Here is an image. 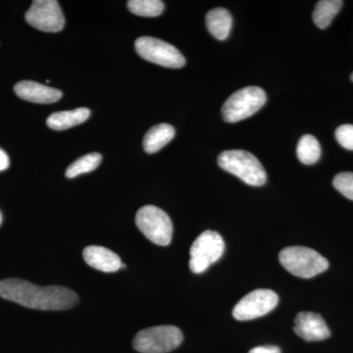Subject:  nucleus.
Segmentation results:
<instances>
[{
    "mask_svg": "<svg viewBox=\"0 0 353 353\" xmlns=\"http://www.w3.org/2000/svg\"><path fill=\"white\" fill-rule=\"evenodd\" d=\"M26 21L41 32H57L63 30L65 18L57 0L32 1L26 12Z\"/></svg>",
    "mask_w": 353,
    "mask_h": 353,
    "instance_id": "nucleus-10",
    "label": "nucleus"
},
{
    "mask_svg": "<svg viewBox=\"0 0 353 353\" xmlns=\"http://www.w3.org/2000/svg\"><path fill=\"white\" fill-rule=\"evenodd\" d=\"M136 224L145 238L155 245L166 246L171 243L173 224L162 209L153 205L143 206L137 213Z\"/></svg>",
    "mask_w": 353,
    "mask_h": 353,
    "instance_id": "nucleus-6",
    "label": "nucleus"
},
{
    "mask_svg": "<svg viewBox=\"0 0 353 353\" xmlns=\"http://www.w3.org/2000/svg\"><path fill=\"white\" fill-rule=\"evenodd\" d=\"M278 303V294L273 290H255L246 294L236 304L233 316L239 321L256 319L271 312Z\"/></svg>",
    "mask_w": 353,
    "mask_h": 353,
    "instance_id": "nucleus-9",
    "label": "nucleus"
},
{
    "mask_svg": "<svg viewBox=\"0 0 353 353\" xmlns=\"http://www.w3.org/2000/svg\"><path fill=\"white\" fill-rule=\"evenodd\" d=\"M266 101V94L261 88H241L232 94L223 104V118L228 123L240 122L254 115L263 108Z\"/></svg>",
    "mask_w": 353,
    "mask_h": 353,
    "instance_id": "nucleus-5",
    "label": "nucleus"
},
{
    "mask_svg": "<svg viewBox=\"0 0 353 353\" xmlns=\"http://www.w3.org/2000/svg\"><path fill=\"white\" fill-rule=\"evenodd\" d=\"M134 48L139 57L152 63L173 69L185 66V58L181 51L161 39L141 37L137 39Z\"/></svg>",
    "mask_w": 353,
    "mask_h": 353,
    "instance_id": "nucleus-8",
    "label": "nucleus"
},
{
    "mask_svg": "<svg viewBox=\"0 0 353 353\" xmlns=\"http://www.w3.org/2000/svg\"><path fill=\"white\" fill-rule=\"evenodd\" d=\"M294 331L306 341H324L331 336L322 316L314 312H299L294 320Z\"/></svg>",
    "mask_w": 353,
    "mask_h": 353,
    "instance_id": "nucleus-11",
    "label": "nucleus"
},
{
    "mask_svg": "<svg viewBox=\"0 0 353 353\" xmlns=\"http://www.w3.org/2000/svg\"><path fill=\"white\" fill-rule=\"evenodd\" d=\"M336 139L345 150H353V125H341L336 130Z\"/></svg>",
    "mask_w": 353,
    "mask_h": 353,
    "instance_id": "nucleus-22",
    "label": "nucleus"
},
{
    "mask_svg": "<svg viewBox=\"0 0 353 353\" xmlns=\"http://www.w3.org/2000/svg\"><path fill=\"white\" fill-rule=\"evenodd\" d=\"M174 137H175L174 127L169 124H165V123L158 124L146 132L143 143V150L150 154L157 153L162 150L167 143H170Z\"/></svg>",
    "mask_w": 353,
    "mask_h": 353,
    "instance_id": "nucleus-16",
    "label": "nucleus"
},
{
    "mask_svg": "<svg viewBox=\"0 0 353 353\" xmlns=\"http://www.w3.org/2000/svg\"><path fill=\"white\" fill-rule=\"evenodd\" d=\"M1 223H2V213L0 212V226H1Z\"/></svg>",
    "mask_w": 353,
    "mask_h": 353,
    "instance_id": "nucleus-25",
    "label": "nucleus"
},
{
    "mask_svg": "<svg viewBox=\"0 0 353 353\" xmlns=\"http://www.w3.org/2000/svg\"><path fill=\"white\" fill-rule=\"evenodd\" d=\"M9 164H10V161H9L8 155H7L4 150L0 148V171L6 170L9 167Z\"/></svg>",
    "mask_w": 353,
    "mask_h": 353,
    "instance_id": "nucleus-24",
    "label": "nucleus"
},
{
    "mask_svg": "<svg viewBox=\"0 0 353 353\" xmlns=\"http://www.w3.org/2000/svg\"><path fill=\"white\" fill-rule=\"evenodd\" d=\"M206 26L209 32L219 41H224L229 37L233 26V17L225 8H215L206 15Z\"/></svg>",
    "mask_w": 353,
    "mask_h": 353,
    "instance_id": "nucleus-15",
    "label": "nucleus"
},
{
    "mask_svg": "<svg viewBox=\"0 0 353 353\" xmlns=\"http://www.w3.org/2000/svg\"><path fill=\"white\" fill-rule=\"evenodd\" d=\"M14 92L20 99L34 103H54L62 97L61 90L32 81H22L16 83Z\"/></svg>",
    "mask_w": 353,
    "mask_h": 353,
    "instance_id": "nucleus-12",
    "label": "nucleus"
},
{
    "mask_svg": "<svg viewBox=\"0 0 353 353\" xmlns=\"http://www.w3.org/2000/svg\"><path fill=\"white\" fill-rule=\"evenodd\" d=\"M296 153L301 163L312 165L321 157V146L315 137L304 134L297 143Z\"/></svg>",
    "mask_w": 353,
    "mask_h": 353,
    "instance_id": "nucleus-18",
    "label": "nucleus"
},
{
    "mask_svg": "<svg viewBox=\"0 0 353 353\" xmlns=\"http://www.w3.org/2000/svg\"><path fill=\"white\" fill-rule=\"evenodd\" d=\"M83 256L88 265L104 273H113L124 267L119 255L103 246H88L83 250Z\"/></svg>",
    "mask_w": 353,
    "mask_h": 353,
    "instance_id": "nucleus-13",
    "label": "nucleus"
},
{
    "mask_svg": "<svg viewBox=\"0 0 353 353\" xmlns=\"http://www.w3.org/2000/svg\"><path fill=\"white\" fill-rule=\"evenodd\" d=\"M350 79H352V81L353 82V73L352 74V76H350Z\"/></svg>",
    "mask_w": 353,
    "mask_h": 353,
    "instance_id": "nucleus-26",
    "label": "nucleus"
},
{
    "mask_svg": "<svg viewBox=\"0 0 353 353\" xmlns=\"http://www.w3.org/2000/svg\"><path fill=\"white\" fill-rule=\"evenodd\" d=\"M0 297L39 310H66L74 307L79 301L76 292L68 288L39 287L17 278L0 281Z\"/></svg>",
    "mask_w": 353,
    "mask_h": 353,
    "instance_id": "nucleus-1",
    "label": "nucleus"
},
{
    "mask_svg": "<svg viewBox=\"0 0 353 353\" xmlns=\"http://www.w3.org/2000/svg\"><path fill=\"white\" fill-rule=\"evenodd\" d=\"M248 353H281V350L276 345H263L252 348Z\"/></svg>",
    "mask_w": 353,
    "mask_h": 353,
    "instance_id": "nucleus-23",
    "label": "nucleus"
},
{
    "mask_svg": "<svg viewBox=\"0 0 353 353\" xmlns=\"http://www.w3.org/2000/svg\"><path fill=\"white\" fill-rule=\"evenodd\" d=\"M343 1L341 0H321L317 2L313 12V21L320 29H326L340 12Z\"/></svg>",
    "mask_w": 353,
    "mask_h": 353,
    "instance_id": "nucleus-17",
    "label": "nucleus"
},
{
    "mask_svg": "<svg viewBox=\"0 0 353 353\" xmlns=\"http://www.w3.org/2000/svg\"><path fill=\"white\" fill-rule=\"evenodd\" d=\"M280 263L296 277L310 279L329 268V261L320 253L305 246H289L279 254Z\"/></svg>",
    "mask_w": 353,
    "mask_h": 353,
    "instance_id": "nucleus-2",
    "label": "nucleus"
},
{
    "mask_svg": "<svg viewBox=\"0 0 353 353\" xmlns=\"http://www.w3.org/2000/svg\"><path fill=\"white\" fill-rule=\"evenodd\" d=\"M333 185L334 189L340 192L343 196L353 201V173L352 172H343L334 178Z\"/></svg>",
    "mask_w": 353,
    "mask_h": 353,
    "instance_id": "nucleus-21",
    "label": "nucleus"
},
{
    "mask_svg": "<svg viewBox=\"0 0 353 353\" xmlns=\"http://www.w3.org/2000/svg\"><path fill=\"white\" fill-rule=\"evenodd\" d=\"M183 340L180 329L163 325L141 330L134 336L132 347L141 353H167L180 347Z\"/></svg>",
    "mask_w": 353,
    "mask_h": 353,
    "instance_id": "nucleus-4",
    "label": "nucleus"
},
{
    "mask_svg": "<svg viewBox=\"0 0 353 353\" xmlns=\"http://www.w3.org/2000/svg\"><path fill=\"white\" fill-rule=\"evenodd\" d=\"M224 250L225 243L220 234L210 230L203 232L190 248V270L196 274L203 273L222 257Z\"/></svg>",
    "mask_w": 353,
    "mask_h": 353,
    "instance_id": "nucleus-7",
    "label": "nucleus"
},
{
    "mask_svg": "<svg viewBox=\"0 0 353 353\" xmlns=\"http://www.w3.org/2000/svg\"><path fill=\"white\" fill-rule=\"evenodd\" d=\"M102 157L99 153H88V154L79 158L74 163L70 165L65 175L67 178L73 179L82 175V174L90 173V172L94 171L99 166Z\"/></svg>",
    "mask_w": 353,
    "mask_h": 353,
    "instance_id": "nucleus-19",
    "label": "nucleus"
},
{
    "mask_svg": "<svg viewBox=\"0 0 353 353\" xmlns=\"http://www.w3.org/2000/svg\"><path fill=\"white\" fill-rule=\"evenodd\" d=\"M90 109L81 108L71 111H61L51 114L46 120V124L55 131H64L70 128L78 126L88 119Z\"/></svg>",
    "mask_w": 353,
    "mask_h": 353,
    "instance_id": "nucleus-14",
    "label": "nucleus"
},
{
    "mask_svg": "<svg viewBox=\"0 0 353 353\" xmlns=\"http://www.w3.org/2000/svg\"><path fill=\"white\" fill-rule=\"evenodd\" d=\"M218 164L223 170L238 176L253 187H261L267 181L264 167L252 153L245 150H226L220 153Z\"/></svg>",
    "mask_w": 353,
    "mask_h": 353,
    "instance_id": "nucleus-3",
    "label": "nucleus"
},
{
    "mask_svg": "<svg viewBox=\"0 0 353 353\" xmlns=\"http://www.w3.org/2000/svg\"><path fill=\"white\" fill-rule=\"evenodd\" d=\"M130 12L141 17H157L164 10V2L160 0H130L128 1Z\"/></svg>",
    "mask_w": 353,
    "mask_h": 353,
    "instance_id": "nucleus-20",
    "label": "nucleus"
}]
</instances>
